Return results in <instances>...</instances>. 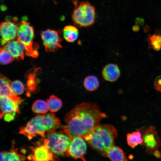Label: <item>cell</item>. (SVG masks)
Masks as SVG:
<instances>
[{"mask_svg": "<svg viewBox=\"0 0 161 161\" xmlns=\"http://www.w3.org/2000/svg\"><path fill=\"white\" fill-rule=\"evenodd\" d=\"M106 117L97 104L83 102L67 114L64 117L66 124L61 128L64 133L72 138L77 137L83 138Z\"/></svg>", "mask_w": 161, "mask_h": 161, "instance_id": "obj_1", "label": "cell"}, {"mask_svg": "<svg viewBox=\"0 0 161 161\" xmlns=\"http://www.w3.org/2000/svg\"><path fill=\"white\" fill-rule=\"evenodd\" d=\"M117 136V131L113 126L104 124L95 126L83 138L93 148L107 156Z\"/></svg>", "mask_w": 161, "mask_h": 161, "instance_id": "obj_2", "label": "cell"}, {"mask_svg": "<svg viewBox=\"0 0 161 161\" xmlns=\"http://www.w3.org/2000/svg\"><path fill=\"white\" fill-rule=\"evenodd\" d=\"M61 126L60 120L51 112L33 117L20 129L19 132L30 140L36 134L43 137L46 131L55 130Z\"/></svg>", "mask_w": 161, "mask_h": 161, "instance_id": "obj_3", "label": "cell"}, {"mask_svg": "<svg viewBox=\"0 0 161 161\" xmlns=\"http://www.w3.org/2000/svg\"><path fill=\"white\" fill-rule=\"evenodd\" d=\"M76 5L72 14L74 24L79 27H86L94 23L96 13L95 7L87 1H82Z\"/></svg>", "mask_w": 161, "mask_h": 161, "instance_id": "obj_4", "label": "cell"}, {"mask_svg": "<svg viewBox=\"0 0 161 161\" xmlns=\"http://www.w3.org/2000/svg\"><path fill=\"white\" fill-rule=\"evenodd\" d=\"M34 36L33 27L29 22L22 21L19 24L17 33V40L23 44L25 47V54L28 56L36 57L38 55V44L33 42Z\"/></svg>", "mask_w": 161, "mask_h": 161, "instance_id": "obj_5", "label": "cell"}, {"mask_svg": "<svg viewBox=\"0 0 161 161\" xmlns=\"http://www.w3.org/2000/svg\"><path fill=\"white\" fill-rule=\"evenodd\" d=\"M72 138L63 131L55 130L47 131L44 144L46 145L54 153L64 156L67 150Z\"/></svg>", "mask_w": 161, "mask_h": 161, "instance_id": "obj_6", "label": "cell"}, {"mask_svg": "<svg viewBox=\"0 0 161 161\" xmlns=\"http://www.w3.org/2000/svg\"><path fill=\"white\" fill-rule=\"evenodd\" d=\"M142 145L146 148L148 154H153L161 145V142L154 127L150 126L144 130L142 134Z\"/></svg>", "mask_w": 161, "mask_h": 161, "instance_id": "obj_7", "label": "cell"}, {"mask_svg": "<svg viewBox=\"0 0 161 161\" xmlns=\"http://www.w3.org/2000/svg\"><path fill=\"white\" fill-rule=\"evenodd\" d=\"M41 35L46 52H55L62 47V39L58 32L48 29L42 31Z\"/></svg>", "mask_w": 161, "mask_h": 161, "instance_id": "obj_8", "label": "cell"}, {"mask_svg": "<svg viewBox=\"0 0 161 161\" xmlns=\"http://www.w3.org/2000/svg\"><path fill=\"white\" fill-rule=\"evenodd\" d=\"M83 138L77 137L72 138L66 154L67 156L75 159H80L85 160L87 146Z\"/></svg>", "mask_w": 161, "mask_h": 161, "instance_id": "obj_9", "label": "cell"}, {"mask_svg": "<svg viewBox=\"0 0 161 161\" xmlns=\"http://www.w3.org/2000/svg\"><path fill=\"white\" fill-rule=\"evenodd\" d=\"M13 21H7L1 23L0 26L1 44H5L8 42L11 41L17 37L18 26Z\"/></svg>", "mask_w": 161, "mask_h": 161, "instance_id": "obj_10", "label": "cell"}, {"mask_svg": "<svg viewBox=\"0 0 161 161\" xmlns=\"http://www.w3.org/2000/svg\"><path fill=\"white\" fill-rule=\"evenodd\" d=\"M33 154L28 159L34 161H52L54 158L52 151L46 145L43 144L37 147L31 148Z\"/></svg>", "mask_w": 161, "mask_h": 161, "instance_id": "obj_11", "label": "cell"}, {"mask_svg": "<svg viewBox=\"0 0 161 161\" xmlns=\"http://www.w3.org/2000/svg\"><path fill=\"white\" fill-rule=\"evenodd\" d=\"M1 48L9 52L14 58L21 60L24 58L25 51V46L18 40L10 41Z\"/></svg>", "mask_w": 161, "mask_h": 161, "instance_id": "obj_12", "label": "cell"}, {"mask_svg": "<svg viewBox=\"0 0 161 161\" xmlns=\"http://www.w3.org/2000/svg\"><path fill=\"white\" fill-rule=\"evenodd\" d=\"M19 103L16 102L4 95L0 96L1 118L5 113L20 112Z\"/></svg>", "mask_w": 161, "mask_h": 161, "instance_id": "obj_13", "label": "cell"}, {"mask_svg": "<svg viewBox=\"0 0 161 161\" xmlns=\"http://www.w3.org/2000/svg\"><path fill=\"white\" fill-rule=\"evenodd\" d=\"M0 96L4 95L20 104L24 100L14 94L10 87L11 81L3 75H0Z\"/></svg>", "mask_w": 161, "mask_h": 161, "instance_id": "obj_14", "label": "cell"}, {"mask_svg": "<svg viewBox=\"0 0 161 161\" xmlns=\"http://www.w3.org/2000/svg\"><path fill=\"white\" fill-rule=\"evenodd\" d=\"M102 74L104 79L110 82L117 80L120 75V71L118 65L114 64H109L103 68Z\"/></svg>", "mask_w": 161, "mask_h": 161, "instance_id": "obj_15", "label": "cell"}, {"mask_svg": "<svg viewBox=\"0 0 161 161\" xmlns=\"http://www.w3.org/2000/svg\"><path fill=\"white\" fill-rule=\"evenodd\" d=\"M148 49L156 51L161 49V31L155 30L152 34H148L146 39Z\"/></svg>", "mask_w": 161, "mask_h": 161, "instance_id": "obj_16", "label": "cell"}, {"mask_svg": "<svg viewBox=\"0 0 161 161\" xmlns=\"http://www.w3.org/2000/svg\"><path fill=\"white\" fill-rule=\"evenodd\" d=\"M107 156L112 161L127 160L125 154L122 149L118 146L114 145L109 150Z\"/></svg>", "mask_w": 161, "mask_h": 161, "instance_id": "obj_17", "label": "cell"}, {"mask_svg": "<svg viewBox=\"0 0 161 161\" xmlns=\"http://www.w3.org/2000/svg\"><path fill=\"white\" fill-rule=\"evenodd\" d=\"M63 34L64 38L66 41L69 42H73L78 39L79 32L76 27L68 25L64 28Z\"/></svg>", "mask_w": 161, "mask_h": 161, "instance_id": "obj_18", "label": "cell"}, {"mask_svg": "<svg viewBox=\"0 0 161 161\" xmlns=\"http://www.w3.org/2000/svg\"><path fill=\"white\" fill-rule=\"evenodd\" d=\"M126 139L128 145L132 148L139 145H142L143 143L142 134L140 130L128 134Z\"/></svg>", "mask_w": 161, "mask_h": 161, "instance_id": "obj_19", "label": "cell"}, {"mask_svg": "<svg viewBox=\"0 0 161 161\" xmlns=\"http://www.w3.org/2000/svg\"><path fill=\"white\" fill-rule=\"evenodd\" d=\"M83 86L89 91H93L99 87V81L98 78L94 75H89L86 77L83 81Z\"/></svg>", "mask_w": 161, "mask_h": 161, "instance_id": "obj_20", "label": "cell"}, {"mask_svg": "<svg viewBox=\"0 0 161 161\" xmlns=\"http://www.w3.org/2000/svg\"><path fill=\"white\" fill-rule=\"evenodd\" d=\"M49 110L52 112L58 111L62 106V102L60 99L56 96L52 95L47 100Z\"/></svg>", "mask_w": 161, "mask_h": 161, "instance_id": "obj_21", "label": "cell"}, {"mask_svg": "<svg viewBox=\"0 0 161 161\" xmlns=\"http://www.w3.org/2000/svg\"><path fill=\"white\" fill-rule=\"evenodd\" d=\"M17 149L13 148L8 151H3L4 161H22L25 160V157L17 153Z\"/></svg>", "mask_w": 161, "mask_h": 161, "instance_id": "obj_22", "label": "cell"}, {"mask_svg": "<svg viewBox=\"0 0 161 161\" xmlns=\"http://www.w3.org/2000/svg\"><path fill=\"white\" fill-rule=\"evenodd\" d=\"M32 110L34 113L39 114L46 113L49 110L47 102L41 100H38L33 103Z\"/></svg>", "mask_w": 161, "mask_h": 161, "instance_id": "obj_23", "label": "cell"}, {"mask_svg": "<svg viewBox=\"0 0 161 161\" xmlns=\"http://www.w3.org/2000/svg\"><path fill=\"white\" fill-rule=\"evenodd\" d=\"M10 86L13 94L15 95H20L23 93L24 87L21 81L18 80L14 81L11 82Z\"/></svg>", "mask_w": 161, "mask_h": 161, "instance_id": "obj_24", "label": "cell"}, {"mask_svg": "<svg viewBox=\"0 0 161 161\" xmlns=\"http://www.w3.org/2000/svg\"><path fill=\"white\" fill-rule=\"evenodd\" d=\"M14 58L8 51L2 48L0 49V62L2 65L7 64L11 63Z\"/></svg>", "mask_w": 161, "mask_h": 161, "instance_id": "obj_25", "label": "cell"}, {"mask_svg": "<svg viewBox=\"0 0 161 161\" xmlns=\"http://www.w3.org/2000/svg\"><path fill=\"white\" fill-rule=\"evenodd\" d=\"M154 84L155 89L157 91L161 92V74L156 78Z\"/></svg>", "mask_w": 161, "mask_h": 161, "instance_id": "obj_26", "label": "cell"}, {"mask_svg": "<svg viewBox=\"0 0 161 161\" xmlns=\"http://www.w3.org/2000/svg\"><path fill=\"white\" fill-rule=\"evenodd\" d=\"M16 113L15 112L5 113L4 116V120L9 122L13 120L14 119Z\"/></svg>", "mask_w": 161, "mask_h": 161, "instance_id": "obj_27", "label": "cell"}, {"mask_svg": "<svg viewBox=\"0 0 161 161\" xmlns=\"http://www.w3.org/2000/svg\"><path fill=\"white\" fill-rule=\"evenodd\" d=\"M135 23L138 26H143L144 23V19L141 17H137L135 19Z\"/></svg>", "mask_w": 161, "mask_h": 161, "instance_id": "obj_28", "label": "cell"}, {"mask_svg": "<svg viewBox=\"0 0 161 161\" xmlns=\"http://www.w3.org/2000/svg\"><path fill=\"white\" fill-rule=\"evenodd\" d=\"M154 155L156 157L161 158V153L157 150H156L153 153Z\"/></svg>", "mask_w": 161, "mask_h": 161, "instance_id": "obj_29", "label": "cell"}, {"mask_svg": "<svg viewBox=\"0 0 161 161\" xmlns=\"http://www.w3.org/2000/svg\"><path fill=\"white\" fill-rule=\"evenodd\" d=\"M132 30L134 32H137L139 31L140 28L139 26L135 24L132 27Z\"/></svg>", "mask_w": 161, "mask_h": 161, "instance_id": "obj_30", "label": "cell"}, {"mask_svg": "<svg viewBox=\"0 0 161 161\" xmlns=\"http://www.w3.org/2000/svg\"><path fill=\"white\" fill-rule=\"evenodd\" d=\"M0 161H4V155L3 152H0Z\"/></svg>", "mask_w": 161, "mask_h": 161, "instance_id": "obj_31", "label": "cell"}, {"mask_svg": "<svg viewBox=\"0 0 161 161\" xmlns=\"http://www.w3.org/2000/svg\"><path fill=\"white\" fill-rule=\"evenodd\" d=\"M149 27L148 26H145L144 27L143 30L145 32H147L149 30Z\"/></svg>", "mask_w": 161, "mask_h": 161, "instance_id": "obj_32", "label": "cell"}, {"mask_svg": "<svg viewBox=\"0 0 161 161\" xmlns=\"http://www.w3.org/2000/svg\"><path fill=\"white\" fill-rule=\"evenodd\" d=\"M129 158L130 159H132L133 158V156H132L131 155L130 156H129Z\"/></svg>", "mask_w": 161, "mask_h": 161, "instance_id": "obj_33", "label": "cell"}]
</instances>
